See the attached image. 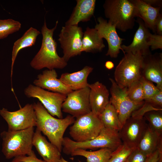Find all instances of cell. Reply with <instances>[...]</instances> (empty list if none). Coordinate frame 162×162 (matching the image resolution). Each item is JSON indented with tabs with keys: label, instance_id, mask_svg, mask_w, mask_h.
I'll return each mask as SVG.
<instances>
[{
	"label": "cell",
	"instance_id": "obj_1",
	"mask_svg": "<svg viewBox=\"0 0 162 162\" xmlns=\"http://www.w3.org/2000/svg\"><path fill=\"white\" fill-rule=\"evenodd\" d=\"M58 21L52 29L49 28L45 19L41 29L42 36L40 48L30 62L31 66L37 70L46 68L49 70L62 69L67 65L63 57L59 56L57 51V44L53 38Z\"/></svg>",
	"mask_w": 162,
	"mask_h": 162
},
{
	"label": "cell",
	"instance_id": "obj_2",
	"mask_svg": "<svg viewBox=\"0 0 162 162\" xmlns=\"http://www.w3.org/2000/svg\"><path fill=\"white\" fill-rule=\"evenodd\" d=\"M33 104L36 116V128L61 152L64 134L68 127L74 123V118L69 115L64 118H56L51 115L39 101Z\"/></svg>",
	"mask_w": 162,
	"mask_h": 162
},
{
	"label": "cell",
	"instance_id": "obj_3",
	"mask_svg": "<svg viewBox=\"0 0 162 162\" xmlns=\"http://www.w3.org/2000/svg\"><path fill=\"white\" fill-rule=\"evenodd\" d=\"M34 132V127L2 132L0 134L2 140V152L6 158L30 155L32 151Z\"/></svg>",
	"mask_w": 162,
	"mask_h": 162
},
{
	"label": "cell",
	"instance_id": "obj_4",
	"mask_svg": "<svg viewBox=\"0 0 162 162\" xmlns=\"http://www.w3.org/2000/svg\"><path fill=\"white\" fill-rule=\"evenodd\" d=\"M122 144L119 131L104 127L96 137L84 142H77L68 137H64L62 150L67 155L70 154L77 149L86 150L107 148L114 151Z\"/></svg>",
	"mask_w": 162,
	"mask_h": 162
},
{
	"label": "cell",
	"instance_id": "obj_5",
	"mask_svg": "<svg viewBox=\"0 0 162 162\" xmlns=\"http://www.w3.org/2000/svg\"><path fill=\"white\" fill-rule=\"evenodd\" d=\"M103 7L105 16L116 29L125 32L133 28L136 16L130 0H106Z\"/></svg>",
	"mask_w": 162,
	"mask_h": 162
},
{
	"label": "cell",
	"instance_id": "obj_6",
	"mask_svg": "<svg viewBox=\"0 0 162 162\" xmlns=\"http://www.w3.org/2000/svg\"><path fill=\"white\" fill-rule=\"evenodd\" d=\"M143 57L141 53H127L116 68L115 81L122 87L128 88L142 77L141 69Z\"/></svg>",
	"mask_w": 162,
	"mask_h": 162
},
{
	"label": "cell",
	"instance_id": "obj_7",
	"mask_svg": "<svg viewBox=\"0 0 162 162\" xmlns=\"http://www.w3.org/2000/svg\"><path fill=\"white\" fill-rule=\"evenodd\" d=\"M70 128L69 134L73 140L84 142L98 135L104 128L99 117L92 112L76 118Z\"/></svg>",
	"mask_w": 162,
	"mask_h": 162
},
{
	"label": "cell",
	"instance_id": "obj_8",
	"mask_svg": "<svg viewBox=\"0 0 162 162\" xmlns=\"http://www.w3.org/2000/svg\"><path fill=\"white\" fill-rule=\"evenodd\" d=\"M111 83L110 92L111 97L110 101L116 110L122 126L132 113L140 108L144 101L136 103L131 100L127 93V88L119 86L113 79L110 78Z\"/></svg>",
	"mask_w": 162,
	"mask_h": 162
},
{
	"label": "cell",
	"instance_id": "obj_9",
	"mask_svg": "<svg viewBox=\"0 0 162 162\" xmlns=\"http://www.w3.org/2000/svg\"><path fill=\"white\" fill-rule=\"evenodd\" d=\"M25 95L28 98L38 99L48 112L53 116L63 118L62 105L67 95L50 92L29 84L24 90Z\"/></svg>",
	"mask_w": 162,
	"mask_h": 162
},
{
	"label": "cell",
	"instance_id": "obj_10",
	"mask_svg": "<svg viewBox=\"0 0 162 162\" xmlns=\"http://www.w3.org/2000/svg\"><path fill=\"white\" fill-rule=\"evenodd\" d=\"M0 115L7 122L8 130H22L36 125V116L33 104H27L13 112L3 108L0 110Z\"/></svg>",
	"mask_w": 162,
	"mask_h": 162
},
{
	"label": "cell",
	"instance_id": "obj_11",
	"mask_svg": "<svg viewBox=\"0 0 162 162\" xmlns=\"http://www.w3.org/2000/svg\"><path fill=\"white\" fill-rule=\"evenodd\" d=\"M84 32L78 26L62 27L58 39L63 50V58L68 61L82 52V41Z\"/></svg>",
	"mask_w": 162,
	"mask_h": 162
},
{
	"label": "cell",
	"instance_id": "obj_12",
	"mask_svg": "<svg viewBox=\"0 0 162 162\" xmlns=\"http://www.w3.org/2000/svg\"><path fill=\"white\" fill-rule=\"evenodd\" d=\"M143 116L131 115L119 131L122 143L133 149L137 146L148 125Z\"/></svg>",
	"mask_w": 162,
	"mask_h": 162
},
{
	"label": "cell",
	"instance_id": "obj_13",
	"mask_svg": "<svg viewBox=\"0 0 162 162\" xmlns=\"http://www.w3.org/2000/svg\"><path fill=\"white\" fill-rule=\"evenodd\" d=\"M89 91L88 86L68 93L62 104V111L76 118L91 112Z\"/></svg>",
	"mask_w": 162,
	"mask_h": 162
},
{
	"label": "cell",
	"instance_id": "obj_14",
	"mask_svg": "<svg viewBox=\"0 0 162 162\" xmlns=\"http://www.w3.org/2000/svg\"><path fill=\"white\" fill-rule=\"evenodd\" d=\"M98 23L94 28L100 36L104 38L108 44V50L106 55L112 58H116L122 50L121 46L124 39L118 35L115 26L101 17L97 18Z\"/></svg>",
	"mask_w": 162,
	"mask_h": 162
},
{
	"label": "cell",
	"instance_id": "obj_15",
	"mask_svg": "<svg viewBox=\"0 0 162 162\" xmlns=\"http://www.w3.org/2000/svg\"><path fill=\"white\" fill-rule=\"evenodd\" d=\"M143 57L142 76L156 83V87L162 91V53H151Z\"/></svg>",
	"mask_w": 162,
	"mask_h": 162
},
{
	"label": "cell",
	"instance_id": "obj_16",
	"mask_svg": "<svg viewBox=\"0 0 162 162\" xmlns=\"http://www.w3.org/2000/svg\"><path fill=\"white\" fill-rule=\"evenodd\" d=\"M136 21L139 24V27L135 33L132 42L128 46L122 45V50L124 53L135 54L140 52L144 56L151 53L148 44L151 33L140 18H138Z\"/></svg>",
	"mask_w": 162,
	"mask_h": 162
},
{
	"label": "cell",
	"instance_id": "obj_17",
	"mask_svg": "<svg viewBox=\"0 0 162 162\" xmlns=\"http://www.w3.org/2000/svg\"><path fill=\"white\" fill-rule=\"evenodd\" d=\"M34 85L48 91L67 95L72 91L58 78L55 69L46 70L38 75Z\"/></svg>",
	"mask_w": 162,
	"mask_h": 162
},
{
	"label": "cell",
	"instance_id": "obj_18",
	"mask_svg": "<svg viewBox=\"0 0 162 162\" xmlns=\"http://www.w3.org/2000/svg\"><path fill=\"white\" fill-rule=\"evenodd\" d=\"M88 86L91 112L99 116L110 102L109 90L105 86L98 81L89 84Z\"/></svg>",
	"mask_w": 162,
	"mask_h": 162
},
{
	"label": "cell",
	"instance_id": "obj_19",
	"mask_svg": "<svg viewBox=\"0 0 162 162\" xmlns=\"http://www.w3.org/2000/svg\"><path fill=\"white\" fill-rule=\"evenodd\" d=\"M32 144L44 160L46 162H59L62 157L61 152L55 145L48 142L37 128L34 132Z\"/></svg>",
	"mask_w": 162,
	"mask_h": 162
},
{
	"label": "cell",
	"instance_id": "obj_20",
	"mask_svg": "<svg viewBox=\"0 0 162 162\" xmlns=\"http://www.w3.org/2000/svg\"><path fill=\"white\" fill-rule=\"evenodd\" d=\"M134 7L136 17L140 18L145 25L155 34V24L160 14V8H155L145 2L143 0H130Z\"/></svg>",
	"mask_w": 162,
	"mask_h": 162
},
{
	"label": "cell",
	"instance_id": "obj_21",
	"mask_svg": "<svg viewBox=\"0 0 162 162\" xmlns=\"http://www.w3.org/2000/svg\"><path fill=\"white\" fill-rule=\"evenodd\" d=\"M76 4L65 26H78L81 22L90 20L94 15L95 0H77Z\"/></svg>",
	"mask_w": 162,
	"mask_h": 162
},
{
	"label": "cell",
	"instance_id": "obj_22",
	"mask_svg": "<svg viewBox=\"0 0 162 162\" xmlns=\"http://www.w3.org/2000/svg\"><path fill=\"white\" fill-rule=\"evenodd\" d=\"M93 70L92 67L86 66L76 72L63 73L59 79L73 91L81 89L88 86L87 78Z\"/></svg>",
	"mask_w": 162,
	"mask_h": 162
},
{
	"label": "cell",
	"instance_id": "obj_23",
	"mask_svg": "<svg viewBox=\"0 0 162 162\" xmlns=\"http://www.w3.org/2000/svg\"><path fill=\"white\" fill-rule=\"evenodd\" d=\"M148 125L137 148L148 156L162 147V136Z\"/></svg>",
	"mask_w": 162,
	"mask_h": 162
},
{
	"label": "cell",
	"instance_id": "obj_24",
	"mask_svg": "<svg viewBox=\"0 0 162 162\" xmlns=\"http://www.w3.org/2000/svg\"><path fill=\"white\" fill-rule=\"evenodd\" d=\"M41 32L37 29L31 27L20 38L15 42L12 53L11 77L12 78L14 62L19 51L27 47H30L35 44L38 36Z\"/></svg>",
	"mask_w": 162,
	"mask_h": 162
},
{
	"label": "cell",
	"instance_id": "obj_25",
	"mask_svg": "<svg viewBox=\"0 0 162 162\" xmlns=\"http://www.w3.org/2000/svg\"><path fill=\"white\" fill-rule=\"evenodd\" d=\"M82 44V52H100L105 47L103 39L100 36L97 30L88 27L83 33Z\"/></svg>",
	"mask_w": 162,
	"mask_h": 162
},
{
	"label": "cell",
	"instance_id": "obj_26",
	"mask_svg": "<svg viewBox=\"0 0 162 162\" xmlns=\"http://www.w3.org/2000/svg\"><path fill=\"white\" fill-rule=\"evenodd\" d=\"M113 151L109 148H101L99 150L89 151L77 149L72 152V156H81L86 158L87 162H108Z\"/></svg>",
	"mask_w": 162,
	"mask_h": 162
},
{
	"label": "cell",
	"instance_id": "obj_27",
	"mask_svg": "<svg viewBox=\"0 0 162 162\" xmlns=\"http://www.w3.org/2000/svg\"><path fill=\"white\" fill-rule=\"evenodd\" d=\"M99 116L105 128L119 131L122 127L118 113L110 101Z\"/></svg>",
	"mask_w": 162,
	"mask_h": 162
},
{
	"label": "cell",
	"instance_id": "obj_28",
	"mask_svg": "<svg viewBox=\"0 0 162 162\" xmlns=\"http://www.w3.org/2000/svg\"><path fill=\"white\" fill-rule=\"evenodd\" d=\"M21 26L20 22L12 19H0V39L18 31Z\"/></svg>",
	"mask_w": 162,
	"mask_h": 162
},
{
	"label": "cell",
	"instance_id": "obj_29",
	"mask_svg": "<svg viewBox=\"0 0 162 162\" xmlns=\"http://www.w3.org/2000/svg\"><path fill=\"white\" fill-rule=\"evenodd\" d=\"M144 116L149 122L148 126L154 130L162 135V110L149 111Z\"/></svg>",
	"mask_w": 162,
	"mask_h": 162
},
{
	"label": "cell",
	"instance_id": "obj_30",
	"mask_svg": "<svg viewBox=\"0 0 162 162\" xmlns=\"http://www.w3.org/2000/svg\"><path fill=\"white\" fill-rule=\"evenodd\" d=\"M128 95L132 101L141 103L144 101V96L142 83L140 80L131 84L127 88Z\"/></svg>",
	"mask_w": 162,
	"mask_h": 162
},
{
	"label": "cell",
	"instance_id": "obj_31",
	"mask_svg": "<svg viewBox=\"0 0 162 162\" xmlns=\"http://www.w3.org/2000/svg\"><path fill=\"white\" fill-rule=\"evenodd\" d=\"M133 149L122 143L112 152L108 162H125Z\"/></svg>",
	"mask_w": 162,
	"mask_h": 162
},
{
	"label": "cell",
	"instance_id": "obj_32",
	"mask_svg": "<svg viewBox=\"0 0 162 162\" xmlns=\"http://www.w3.org/2000/svg\"><path fill=\"white\" fill-rule=\"evenodd\" d=\"M140 80L141 82L144 93V100L151 97L160 91L152 82L149 81L143 77Z\"/></svg>",
	"mask_w": 162,
	"mask_h": 162
},
{
	"label": "cell",
	"instance_id": "obj_33",
	"mask_svg": "<svg viewBox=\"0 0 162 162\" xmlns=\"http://www.w3.org/2000/svg\"><path fill=\"white\" fill-rule=\"evenodd\" d=\"M147 156L136 148L133 149L125 162H145Z\"/></svg>",
	"mask_w": 162,
	"mask_h": 162
},
{
	"label": "cell",
	"instance_id": "obj_34",
	"mask_svg": "<svg viewBox=\"0 0 162 162\" xmlns=\"http://www.w3.org/2000/svg\"><path fill=\"white\" fill-rule=\"evenodd\" d=\"M148 45L152 50L162 49V35L151 33L149 38Z\"/></svg>",
	"mask_w": 162,
	"mask_h": 162
},
{
	"label": "cell",
	"instance_id": "obj_35",
	"mask_svg": "<svg viewBox=\"0 0 162 162\" xmlns=\"http://www.w3.org/2000/svg\"><path fill=\"white\" fill-rule=\"evenodd\" d=\"M11 162H46L38 158L32 150L31 154L27 156L22 155L15 157Z\"/></svg>",
	"mask_w": 162,
	"mask_h": 162
},
{
	"label": "cell",
	"instance_id": "obj_36",
	"mask_svg": "<svg viewBox=\"0 0 162 162\" xmlns=\"http://www.w3.org/2000/svg\"><path fill=\"white\" fill-rule=\"evenodd\" d=\"M144 101L154 108L162 109V91H160L151 97L145 99Z\"/></svg>",
	"mask_w": 162,
	"mask_h": 162
},
{
	"label": "cell",
	"instance_id": "obj_37",
	"mask_svg": "<svg viewBox=\"0 0 162 162\" xmlns=\"http://www.w3.org/2000/svg\"><path fill=\"white\" fill-rule=\"evenodd\" d=\"M162 156V147L152 154L148 156L145 162H158L160 157Z\"/></svg>",
	"mask_w": 162,
	"mask_h": 162
},
{
	"label": "cell",
	"instance_id": "obj_38",
	"mask_svg": "<svg viewBox=\"0 0 162 162\" xmlns=\"http://www.w3.org/2000/svg\"><path fill=\"white\" fill-rule=\"evenodd\" d=\"M155 34L162 35V15H160L157 18L155 24Z\"/></svg>",
	"mask_w": 162,
	"mask_h": 162
},
{
	"label": "cell",
	"instance_id": "obj_39",
	"mask_svg": "<svg viewBox=\"0 0 162 162\" xmlns=\"http://www.w3.org/2000/svg\"><path fill=\"white\" fill-rule=\"evenodd\" d=\"M146 3L155 8L162 7V1L160 0H143Z\"/></svg>",
	"mask_w": 162,
	"mask_h": 162
},
{
	"label": "cell",
	"instance_id": "obj_40",
	"mask_svg": "<svg viewBox=\"0 0 162 162\" xmlns=\"http://www.w3.org/2000/svg\"><path fill=\"white\" fill-rule=\"evenodd\" d=\"M105 66L107 69L111 70L114 67V65L112 62L108 61L105 62Z\"/></svg>",
	"mask_w": 162,
	"mask_h": 162
},
{
	"label": "cell",
	"instance_id": "obj_41",
	"mask_svg": "<svg viewBox=\"0 0 162 162\" xmlns=\"http://www.w3.org/2000/svg\"><path fill=\"white\" fill-rule=\"evenodd\" d=\"M59 162H70L66 160H65L63 157H61V158ZM79 162H81L80 161H79Z\"/></svg>",
	"mask_w": 162,
	"mask_h": 162
}]
</instances>
